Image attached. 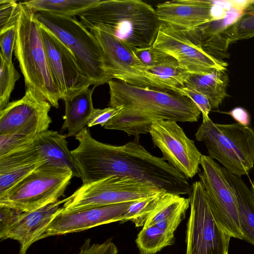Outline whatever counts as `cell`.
Instances as JSON below:
<instances>
[{
	"label": "cell",
	"mask_w": 254,
	"mask_h": 254,
	"mask_svg": "<svg viewBox=\"0 0 254 254\" xmlns=\"http://www.w3.org/2000/svg\"><path fill=\"white\" fill-rule=\"evenodd\" d=\"M75 138L78 146L71 151L81 175L82 184L112 176H127L157 190L178 195L190 194L188 179L163 157L152 155L139 137L123 145L94 139L86 127Z\"/></svg>",
	"instance_id": "obj_1"
},
{
	"label": "cell",
	"mask_w": 254,
	"mask_h": 254,
	"mask_svg": "<svg viewBox=\"0 0 254 254\" xmlns=\"http://www.w3.org/2000/svg\"><path fill=\"white\" fill-rule=\"evenodd\" d=\"M109 107L123 109L104 127L139 137L148 133L155 121L196 122L201 112L187 96L176 91L132 85L113 79L108 82Z\"/></svg>",
	"instance_id": "obj_2"
},
{
	"label": "cell",
	"mask_w": 254,
	"mask_h": 254,
	"mask_svg": "<svg viewBox=\"0 0 254 254\" xmlns=\"http://www.w3.org/2000/svg\"><path fill=\"white\" fill-rule=\"evenodd\" d=\"M78 16L89 30L110 33L132 48L152 46L161 24L155 9L140 0H100Z\"/></svg>",
	"instance_id": "obj_3"
},
{
	"label": "cell",
	"mask_w": 254,
	"mask_h": 254,
	"mask_svg": "<svg viewBox=\"0 0 254 254\" xmlns=\"http://www.w3.org/2000/svg\"><path fill=\"white\" fill-rule=\"evenodd\" d=\"M16 23L14 55L24 76L25 87H30L58 108L59 89L52 74L36 12L22 2Z\"/></svg>",
	"instance_id": "obj_4"
},
{
	"label": "cell",
	"mask_w": 254,
	"mask_h": 254,
	"mask_svg": "<svg viewBox=\"0 0 254 254\" xmlns=\"http://www.w3.org/2000/svg\"><path fill=\"white\" fill-rule=\"evenodd\" d=\"M209 156L239 177L248 176L254 166V130L238 123L221 124L211 119L202 122L195 134Z\"/></svg>",
	"instance_id": "obj_5"
},
{
	"label": "cell",
	"mask_w": 254,
	"mask_h": 254,
	"mask_svg": "<svg viewBox=\"0 0 254 254\" xmlns=\"http://www.w3.org/2000/svg\"><path fill=\"white\" fill-rule=\"evenodd\" d=\"M38 22L73 53L80 69L95 88L111 80L103 50L94 36L74 17L35 12Z\"/></svg>",
	"instance_id": "obj_6"
},
{
	"label": "cell",
	"mask_w": 254,
	"mask_h": 254,
	"mask_svg": "<svg viewBox=\"0 0 254 254\" xmlns=\"http://www.w3.org/2000/svg\"><path fill=\"white\" fill-rule=\"evenodd\" d=\"M73 177L71 171L45 162L0 195V206L31 212L59 200Z\"/></svg>",
	"instance_id": "obj_7"
},
{
	"label": "cell",
	"mask_w": 254,
	"mask_h": 254,
	"mask_svg": "<svg viewBox=\"0 0 254 254\" xmlns=\"http://www.w3.org/2000/svg\"><path fill=\"white\" fill-rule=\"evenodd\" d=\"M160 191L127 176L112 175L82 184L64 198L62 212L137 201L157 195Z\"/></svg>",
	"instance_id": "obj_8"
},
{
	"label": "cell",
	"mask_w": 254,
	"mask_h": 254,
	"mask_svg": "<svg viewBox=\"0 0 254 254\" xmlns=\"http://www.w3.org/2000/svg\"><path fill=\"white\" fill-rule=\"evenodd\" d=\"M189 195L186 254H228L232 237L214 219L200 181L192 184Z\"/></svg>",
	"instance_id": "obj_9"
},
{
	"label": "cell",
	"mask_w": 254,
	"mask_h": 254,
	"mask_svg": "<svg viewBox=\"0 0 254 254\" xmlns=\"http://www.w3.org/2000/svg\"><path fill=\"white\" fill-rule=\"evenodd\" d=\"M153 46L175 58L190 73L206 74L226 70L228 64L203 49L197 31H188L161 23Z\"/></svg>",
	"instance_id": "obj_10"
},
{
	"label": "cell",
	"mask_w": 254,
	"mask_h": 254,
	"mask_svg": "<svg viewBox=\"0 0 254 254\" xmlns=\"http://www.w3.org/2000/svg\"><path fill=\"white\" fill-rule=\"evenodd\" d=\"M198 173L212 215L232 238L244 240L235 194L222 167L209 156L202 155Z\"/></svg>",
	"instance_id": "obj_11"
},
{
	"label": "cell",
	"mask_w": 254,
	"mask_h": 254,
	"mask_svg": "<svg viewBox=\"0 0 254 254\" xmlns=\"http://www.w3.org/2000/svg\"><path fill=\"white\" fill-rule=\"evenodd\" d=\"M50 103L38 91L26 87L25 95L0 111V134L35 137L48 130Z\"/></svg>",
	"instance_id": "obj_12"
},
{
	"label": "cell",
	"mask_w": 254,
	"mask_h": 254,
	"mask_svg": "<svg viewBox=\"0 0 254 254\" xmlns=\"http://www.w3.org/2000/svg\"><path fill=\"white\" fill-rule=\"evenodd\" d=\"M153 144L162 152L165 161L184 175L192 178L200 172L202 154L176 122H154L148 132Z\"/></svg>",
	"instance_id": "obj_13"
},
{
	"label": "cell",
	"mask_w": 254,
	"mask_h": 254,
	"mask_svg": "<svg viewBox=\"0 0 254 254\" xmlns=\"http://www.w3.org/2000/svg\"><path fill=\"white\" fill-rule=\"evenodd\" d=\"M89 31L103 50L110 80L117 79L134 86L157 88L148 77L146 66L134 54L133 48L108 32L98 29Z\"/></svg>",
	"instance_id": "obj_14"
},
{
	"label": "cell",
	"mask_w": 254,
	"mask_h": 254,
	"mask_svg": "<svg viewBox=\"0 0 254 254\" xmlns=\"http://www.w3.org/2000/svg\"><path fill=\"white\" fill-rule=\"evenodd\" d=\"M40 30L49 66L59 89L61 99L91 85L80 69L71 51L40 23Z\"/></svg>",
	"instance_id": "obj_15"
},
{
	"label": "cell",
	"mask_w": 254,
	"mask_h": 254,
	"mask_svg": "<svg viewBox=\"0 0 254 254\" xmlns=\"http://www.w3.org/2000/svg\"><path fill=\"white\" fill-rule=\"evenodd\" d=\"M134 201L90 207L69 212H61L48 225L40 240L121 222L124 214Z\"/></svg>",
	"instance_id": "obj_16"
},
{
	"label": "cell",
	"mask_w": 254,
	"mask_h": 254,
	"mask_svg": "<svg viewBox=\"0 0 254 254\" xmlns=\"http://www.w3.org/2000/svg\"><path fill=\"white\" fill-rule=\"evenodd\" d=\"M214 1L206 0H173L157 5L160 23L181 29L194 31L220 19L213 12Z\"/></svg>",
	"instance_id": "obj_17"
},
{
	"label": "cell",
	"mask_w": 254,
	"mask_h": 254,
	"mask_svg": "<svg viewBox=\"0 0 254 254\" xmlns=\"http://www.w3.org/2000/svg\"><path fill=\"white\" fill-rule=\"evenodd\" d=\"M64 199L48 204L36 210L23 212L9 229L6 239L17 241L19 254H26L29 247L39 240L48 225L62 211Z\"/></svg>",
	"instance_id": "obj_18"
},
{
	"label": "cell",
	"mask_w": 254,
	"mask_h": 254,
	"mask_svg": "<svg viewBox=\"0 0 254 254\" xmlns=\"http://www.w3.org/2000/svg\"><path fill=\"white\" fill-rule=\"evenodd\" d=\"M66 137L58 131L48 129L35 136L34 143L46 163L69 170L73 177L81 178L78 166L68 149Z\"/></svg>",
	"instance_id": "obj_19"
},
{
	"label": "cell",
	"mask_w": 254,
	"mask_h": 254,
	"mask_svg": "<svg viewBox=\"0 0 254 254\" xmlns=\"http://www.w3.org/2000/svg\"><path fill=\"white\" fill-rule=\"evenodd\" d=\"M189 206L190 197L164 192L159 196L143 226L156 225L162 230L174 233L185 218Z\"/></svg>",
	"instance_id": "obj_20"
},
{
	"label": "cell",
	"mask_w": 254,
	"mask_h": 254,
	"mask_svg": "<svg viewBox=\"0 0 254 254\" xmlns=\"http://www.w3.org/2000/svg\"><path fill=\"white\" fill-rule=\"evenodd\" d=\"M95 88H86L65 98L62 131L67 130L66 137L75 136L87 126L94 111L92 93Z\"/></svg>",
	"instance_id": "obj_21"
},
{
	"label": "cell",
	"mask_w": 254,
	"mask_h": 254,
	"mask_svg": "<svg viewBox=\"0 0 254 254\" xmlns=\"http://www.w3.org/2000/svg\"><path fill=\"white\" fill-rule=\"evenodd\" d=\"M222 168L236 196L244 240L254 246V197L252 190L241 177Z\"/></svg>",
	"instance_id": "obj_22"
},
{
	"label": "cell",
	"mask_w": 254,
	"mask_h": 254,
	"mask_svg": "<svg viewBox=\"0 0 254 254\" xmlns=\"http://www.w3.org/2000/svg\"><path fill=\"white\" fill-rule=\"evenodd\" d=\"M229 76L226 70L206 74L190 73L185 86L198 91L208 99L212 109H218L227 96Z\"/></svg>",
	"instance_id": "obj_23"
},
{
	"label": "cell",
	"mask_w": 254,
	"mask_h": 254,
	"mask_svg": "<svg viewBox=\"0 0 254 254\" xmlns=\"http://www.w3.org/2000/svg\"><path fill=\"white\" fill-rule=\"evenodd\" d=\"M146 72L157 88L177 92L185 86L190 74L175 58L167 54L154 65L146 67Z\"/></svg>",
	"instance_id": "obj_24"
},
{
	"label": "cell",
	"mask_w": 254,
	"mask_h": 254,
	"mask_svg": "<svg viewBox=\"0 0 254 254\" xmlns=\"http://www.w3.org/2000/svg\"><path fill=\"white\" fill-rule=\"evenodd\" d=\"M216 34L217 42L225 51L230 44L254 37V4L244 9L232 23Z\"/></svg>",
	"instance_id": "obj_25"
},
{
	"label": "cell",
	"mask_w": 254,
	"mask_h": 254,
	"mask_svg": "<svg viewBox=\"0 0 254 254\" xmlns=\"http://www.w3.org/2000/svg\"><path fill=\"white\" fill-rule=\"evenodd\" d=\"M100 0H32L22 2L35 12H45L66 17L79 15Z\"/></svg>",
	"instance_id": "obj_26"
},
{
	"label": "cell",
	"mask_w": 254,
	"mask_h": 254,
	"mask_svg": "<svg viewBox=\"0 0 254 254\" xmlns=\"http://www.w3.org/2000/svg\"><path fill=\"white\" fill-rule=\"evenodd\" d=\"M135 242L141 254H155L174 242V233L165 231L156 225L143 226Z\"/></svg>",
	"instance_id": "obj_27"
},
{
	"label": "cell",
	"mask_w": 254,
	"mask_h": 254,
	"mask_svg": "<svg viewBox=\"0 0 254 254\" xmlns=\"http://www.w3.org/2000/svg\"><path fill=\"white\" fill-rule=\"evenodd\" d=\"M34 138L14 150L0 156V171L28 164L46 162L35 145Z\"/></svg>",
	"instance_id": "obj_28"
},
{
	"label": "cell",
	"mask_w": 254,
	"mask_h": 254,
	"mask_svg": "<svg viewBox=\"0 0 254 254\" xmlns=\"http://www.w3.org/2000/svg\"><path fill=\"white\" fill-rule=\"evenodd\" d=\"M163 192L134 201L124 214L121 222L129 220L132 221L137 227L143 226L154 208L159 196Z\"/></svg>",
	"instance_id": "obj_29"
},
{
	"label": "cell",
	"mask_w": 254,
	"mask_h": 254,
	"mask_svg": "<svg viewBox=\"0 0 254 254\" xmlns=\"http://www.w3.org/2000/svg\"><path fill=\"white\" fill-rule=\"evenodd\" d=\"M0 74V111L9 103L16 82L20 77L13 63L8 62L1 55Z\"/></svg>",
	"instance_id": "obj_30"
},
{
	"label": "cell",
	"mask_w": 254,
	"mask_h": 254,
	"mask_svg": "<svg viewBox=\"0 0 254 254\" xmlns=\"http://www.w3.org/2000/svg\"><path fill=\"white\" fill-rule=\"evenodd\" d=\"M44 163L28 164L0 171V195L5 193Z\"/></svg>",
	"instance_id": "obj_31"
},
{
	"label": "cell",
	"mask_w": 254,
	"mask_h": 254,
	"mask_svg": "<svg viewBox=\"0 0 254 254\" xmlns=\"http://www.w3.org/2000/svg\"><path fill=\"white\" fill-rule=\"evenodd\" d=\"M20 12V2L0 0V33L16 25Z\"/></svg>",
	"instance_id": "obj_32"
},
{
	"label": "cell",
	"mask_w": 254,
	"mask_h": 254,
	"mask_svg": "<svg viewBox=\"0 0 254 254\" xmlns=\"http://www.w3.org/2000/svg\"><path fill=\"white\" fill-rule=\"evenodd\" d=\"M178 92L187 96L195 103L201 112L203 122L210 119L209 114L212 108L205 96L194 89L186 86L179 89Z\"/></svg>",
	"instance_id": "obj_33"
},
{
	"label": "cell",
	"mask_w": 254,
	"mask_h": 254,
	"mask_svg": "<svg viewBox=\"0 0 254 254\" xmlns=\"http://www.w3.org/2000/svg\"><path fill=\"white\" fill-rule=\"evenodd\" d=\"M90 238L86 239L76 254H117L118 250L110 239L101 244H91Z\"/></svg>",
	"instance_id": "obj_34"
},
{
	"label": "cell",
	"mask_w": 254,
	"mask_h": 254,
	"mask_svg": "<svg viewBox=\"0 0 254 254\" xmlns=\"http://www.w3.org/2000/svg\"><path fill=\"white\" fill-rule=\"evenodd\" d=\"M16 26L0 33V55L10 63H12V53L16 44Z\"/></svg>",
	"instance_id": "obj_35"
},
{
	"label": "cell",
	"mask_w": 254,
	"mask_h": 254,
	"mask_svg": "<svg viewBox=\"0 0 254 254\" xmlns=\"http://www.w3.org/2000/svg\"><path fill=\"white\" fill-rule=\"evenodd\" d=\"M123 107H109L104 109H94L87 124L88 127L96 125L104 127L121 112Z\"/></svg>",
	"instance_id": "obj_36"
},
{
	"label": "cell",
	"mask_w": 254,
	"mask_h": 254,
	"mask_svg": "<svg viewBox=\"0 0 254 254\" xmlns=\"http://www.w3.org/2000/svg\"><path fill=\"white\" fill-rule=\"evenodd\" d=\"M34 137L0 134V156L4 155L29 142Z\"/></svg>",
	"instance_id": "obj_37"
},
{
	"label": "cell",
	"mask_w": 254,
	"mask_h": 254,
	"mask_svg": "<svg viewBox=\"0 0 254 254\" xmlns=\"http://www.w3.org/2000/svg\"><path fill=\"white\" fill-rule=\"evenodd\" d=\"M133 50L137 58L146 67L154 65L166 55L165 53L155 48L153 45L142 48H134Z\"/></svg>",
	"instance_id": "obj_38"
},
{
	"label": "cell",
	"mask_w": 254,
	"mask_h": 254,
	"mask_svg": "<svg viewBox=\"0 0 254 254\" xmlns=\"http://www.w3.org/2000/svg\"><path fill=\"white\" fill-rule=\"evenodd\" d=\"M23 212L17 209L0 206V239H6L7 233L18 216Z\"/></svg>",
	"instance_id": "obj_39"
},
{
	"label": "cell",
	"mask_w": 254,
	"mask_h": 254,
	"mask_svg": "<svg viewBox=\"0 0 254 254\" xmlns=\"http://www.w3.org/2000/svg\"><path fill=\"white\" fill-rule=\"evenodd\" d=\"M231 116L237 123L245 126L250 124V117L248 112L241 107H237L228 112H223Z\"/></svg>",
	"instance_id": "obj_40"
},
{
	"label": "cell",
	"mask_w": 254,
	"mask_h": 254,
	"mask_svg": "<svg viewBox=\"0 0 254 254\" xmlns=\"http://www.w3.org/2000/svg\"><path fill=\"white\" fill-rule=\"evenodd\" d=\"M251 182V190H252V192L253 193V196H254V180L252 182V181H250Z\"/></svg>",
	"instance_id": "obj_41"
}]
</instances>
